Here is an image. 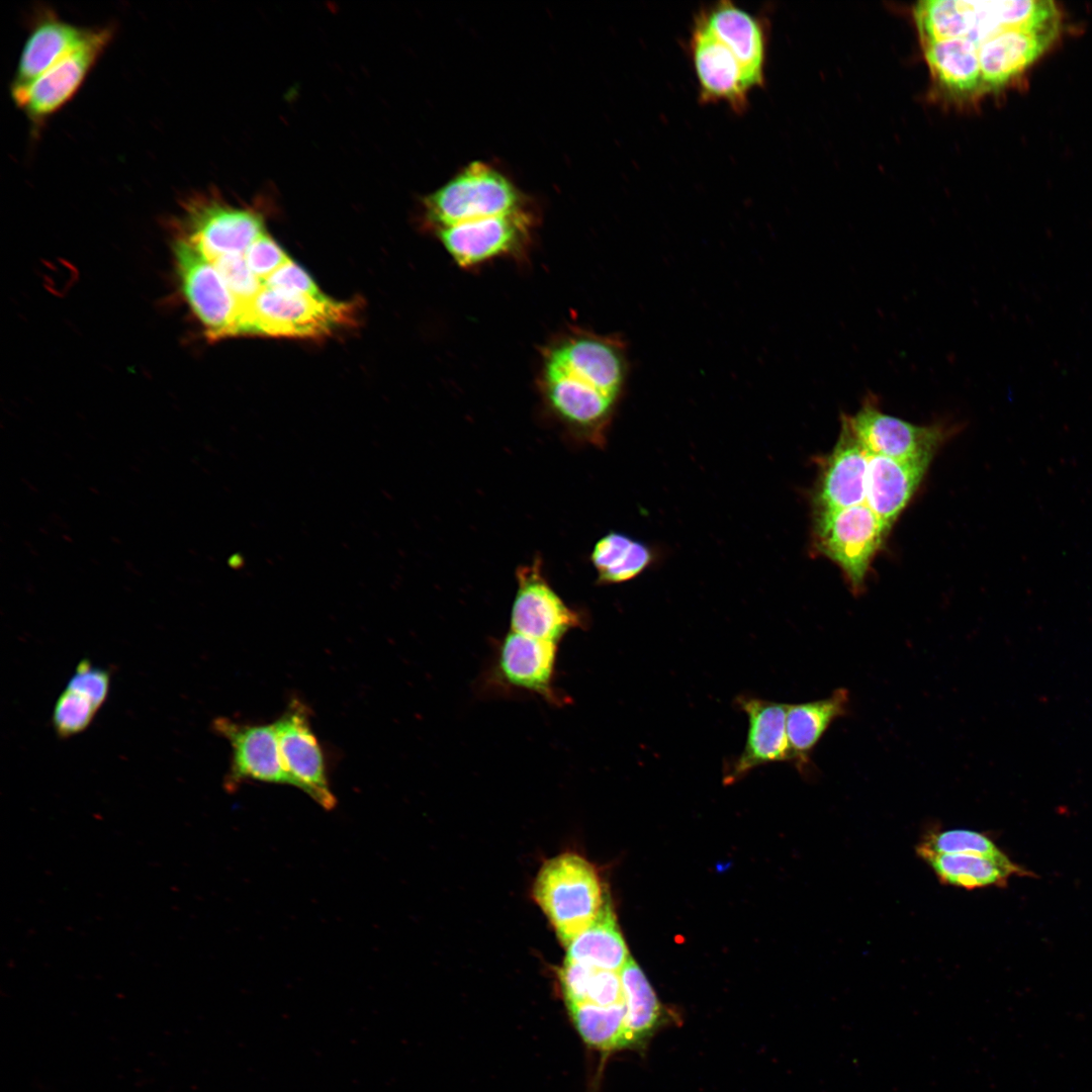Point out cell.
Here are the masks:
<instances>
[{
    "label": "cell",
    "instance_id": "17",
    "mask_svg": "<svg viewBox=\"0 0 1092 1092\" xmlns=\"http://www.w3.org/2000/svg\"><path fill=\"white\" fill-rule=\"evenodd\" d=\"M870 454L852 432L840 423L833 450L823 462L815 491V511L863 505Z\"/></svg>",
    "mask_w": 1092,
    "mask_h": 1092
},
{
    "label": "cell",
    "instance_id": "18",
    "mask_svg": "<svg viewBox=\"0 0 1092 1092\" xmlns=\"http://www.w3.org/2000/svg\"><path fill=\"white\" fill-rule=\"evenodd\" d=\"M555 643L535 639L511 630L503 639L497 653L496 670L508 686L559 703L554 686Z\"/></svg>",
    "mask_w": 1092,
    "mask_h": 1092
},
{
    "label": "cell",
    "instance_id": "21",
    "mask_svg": "<svg viewBox=\"0 0 1092 1092\" xmlns=\"http://www.w3.org/2000/svg\"><path fill=\"white\" fill-rule=\"evenodd\" d=\"M931 460H898L870 455L866 504L889 530L910 503Z\"/></svg>",
    "mask_w": 1092,
    "mask_h": 1092
},
{
    "label": "cell",
    "instance_id": "9",
    "mask_svg": "<svg viewBox=\"0 0 1092 1092\" xmlns=\"http://www.w3.org/2000/svg\"><path fill=\"white\" fill-rule=\"evenodd\" d=\"M844 424L870 455L898 460H932L938 447L956 429L946 423L915 425L881 410L878 397L869 392L853 415L841 414Z\"/></svg>",
    "mask_w": 1092,
    "mask_h": 1092
},
{
    "label": "cell",
    "instance_id": "4",
    "mask_svg": "<svg viewBox=\"0 0 1092 1092\" xmlns=\"http://www.w3.org/2000/svg\"><path fill=\"white\" fill-rule=\"evenodd\" d=\"M423 205L425 221L433 232L529 206L507 176L481 162L467 165L425 197Z\"/></svg>",
    "mask_w": 1092,
    "mask_h": 1092
},
{
    "label": "cell",
    "instance_id": "27",
    "mask_svg": "<svg viewBox=\"0 0 1092 1092\" xmlns=\"http://www.w3.org/2000/svg\"><path fill=\"white\" fill-rule=\"evenodd\" d=\"M565 1004L612 1006L625 1003L620 972L601 970L565 959L559 970Z\"/></svg>",
    "mask_w": 1092,
    "mask_h": 1092
},
{
    "label": "cell",
    "instance_id": "31",
    "mask_svg": "<svg viewBox=\"0 0 1092 1092\" xmlns=\"http://www.w3.org/2000/svg\"><path fill=\"white\" fill-rule=\"evenodd\" d=\"M98 709L85 697L66 689L58 698L52 724L60 738H69L86 730Z\"/></svg>",
    "mask_w": 1092,
    "mask_h": 1092
},
{
    "label": "cell",
    "instance_id": "19",
    "mask_svg": "<svg viewBox=\"0 0 1092 1092\" xmlns=\"http://www.w3.org/2000/svg\"><path fill=\"white\" fill-rule=\"evenodd\" d=\"M91 29L65 20L49 8L38 10L21 50L10 90L29 85L78 47Z\"/></svg>",
    "mask_w": 1092,
    "mask_h": 1092
},
{
    "label": "cell",
    "instance_id": "5",
    "mask_svg": "<svg viewBox=\"0 0 1092 1092\" xmlns=\"http://www.w3.org/2000/svg\"><path fill=\"white\" fill-rule=\"evenodd\" d=\"M815 512L813 535L817 551L840 568L850 592L859 596L890 530L867 504Z\"/></svg>",
    "mask_w": 1092,
    "mask_h": 1092
},
{
    "label": "cell",
    "instance_id": "34",
    "mask_svg": "<svg viewBox=\"0 0 1092 1092\" xmlns=\"http://www.w3.org/2000/svg\"><path fill=\"white\" fill-rule=\"evenodd\" d=\"M244 255L252 272L262 281L290 261L266 232L253 242Z\"/></svg>",
    "mask_w": 1092,
    "mask_h": 1092
},
{
    "label": "cell",
    "instance_id": "8",
    "mask_svg": "<svg viewBox=\"0 0 1092 1092\" xmlns=\"http://www.w3.org/2000/svg\"><path fill=\"white\" fill-rule=\"evenodd\" d=\"M114 34L113 25L92 27L88 36L29 85L10 90L15 105L39 128L79 91Z\"/></svg>",
    "mask_w": 1092,
    "mask_h": 1092
},
{
    "label": "cell",
    "instance_id": "32",
    "mask_svg": "<svg viewBox=\"0 0 1092 1092\" xmlns=\"http://www.w3.org/2000/svg\"><path fill=\"white\" fill-rule=\"evenodd\" d=\"M241 308L249 304L264 288L263 281L250 269L244 254H230L211 261Z\"/></svg>",
    "mask_w": 1092,
    "mask_h": 1092
},
{
    "label": "cell",
    "instance_id": "3",
    "mask_svg": "<svg viewBox=\"0 0 1092 1092\" xmlns=\"http://www.w3.org/2000/svg\"><path fill=\"white\" fill-rule=\"evenodd\" d=\"M356 301L314 298L264 287L242 307L239 335L316 339L355 324Z\"/></svg>",
    "mask_w": 1092,
    "mask_h": 1092
},
{
    "label": "cell",
    "instance_id": "28",
    "mask_svg": "<svg viewBox=\"0 0 1092 1092\" xmlns=\"http://www.w3.org/2000/svg\"><path fill=\"white\" fill-rule=\"evenodd\" d=\"M566 1007L586 1044L602 1052L627 1048L625 1003L612 1006L578 1003Z\"/></svg>",
    "mask_w": 1092,
    "mask_h": 1092
},
{
    "label": "cell",
    "instance_id": "33",
    "mask_svg": "<svg viewBox=\"0 0 1092 1092\" xmlns=\"http://www.w3.org/2000/svg\"><path fill=\"white\" fill-rule=\"evenodd\" d=\"M66 689L87 698L97 709L107 699L110 689V672L95 666L89 659H82L70 677Z\"/></svg>",
    "mask_w": 1092,
    "mask_h": 1092
},
{
    "label": "cell",
    "instance_id": "26",
    "mask_svg": "<svg viewBox=\"0 0 1092 1092\" xmlns=\"http://www.w3.org/2000/svg\"><path fill=\"white\" fill-rule=\"evenodd\" d=\"M938 880L949 886L973 890L1002 885L1013 874H1021L1015 863L1006 864L975 854L934 853L916 848Z\"/></svg>",
    "mask_w": 1092,
    "mask_h": 1092
},
{
    "label": "cell",
    "instance_id": "16",
    "mask_svg": "<svg viewBox=\"0 0 1092 1092\" xmlns=\"http://www.w3.org/2000/svg\"><path fill=\"white\" fill-rule=\"evenodd\" d=\"M696 16L734 54L749 88L762 87L767 55V30L762 20L730 1L717 2Z\"/></svg>",
    "mask_w": 1092,
    "mask_h": 1092
},
{
    "label": "cell",
    "instance_id": "1",
    "mask_svg": "<svg viewBox=\"0 0 1092 1092\" xmlns=\"http://www.w3.org/2000/svg\"><path fill=\"white\" fill-rule=\"evenodd\" d=\"M628 375L627 346L620 336L572 327L542 348L536 380L559 420L598 431L609 422Z\"/></svg>",
    "mask_w": 1092,
    "mask_h": 1092
},
{
    "label": "cell",
    "instance_id": "20",
    "mask_svg": "<svg viewBox=\"0 0 1092 1092\" xmlns=\"http://www.w3.org/2000/svg\"><path fill=\"white\" fill-rule=\"evenodd\" d=\"M1059 29L1003 28L978 46L983 88L995 89L1022 73L1051 44Z\"/></svg>",
    "mask_w": 1092,
    "mask_h": 1092
},
{
    "label": "cell",
    "instance_id": "23",
    "mask_svg": "<svg viewBox=\"0 0 1092 1092\" xmlns=\"http://www.w3.org/2000/svg\"><path fill=\"white\" fill-rule=\"evenodd\" d=\"M932 77L950 93L971 94L983 88L978 46L967 38H946L923 46Z\"/></svg>",
    "mask_w": 1092,
    "mask_h": 1092
},
{
    "label": "cell",
    "instance_id": "35",
    "mask_svg": "<svg viewBox=\"0 0 1092 1092\" xmlns=\"http://www.w3.org/2000/svg\"><path fill=\"white\" fill-rule=\"evenodd\" d=\"M264 287L314 298L328 297L310 276L291 260L263 281Z\"/></svg>",
    "mask_w": 1092,
    "mask_h": 1092
},
{
    "label": "cell",
    "instance_id": "10",
    "mask_svg": "<svg viewBox=\"0 0 1092 1092\" xmlns=\"http://www.w3.org/2000/svg\"><path fill=\"white\" fill-rule=\"evenodd\" d=\"M181 291L210 340L239 335L242 308L215 265L181 238L173 243Z\"/></svg>",
    "mask_w": 1092,
    "mask_h": 1092
},
{
    "label": "cell",
    "instance_id": "22",
    "mask_svg": "<svg viewBox=\"0 0 1092 1092\" xmlns=\"http://www.w3.org/2000/svg\"><path fill=\"white\" fill-rule=\"evenodd\" d=\"M849 694L846 689L835 690L826 699L787 706V736L791 762L800 772L810 769V754L830 724L848 713Z\"/></svg>",
    "mask_w": 1092,
    "mask_h": 1092
},
{
    "label": "cell",
    "instance_id": "6",
    "mask_svg": "<svg viewBox=\"0 0 1092 1092\" xmlns=\"http://www.w3.org/2000/svg\"><path fill=\"white\" fill-rule=\"evenodd\" d=\"M176 218V237L201 252L208 260L230 254H245L265 233L262 215L251 208L234 206L217 193L187 196Z\"/></svg>",
    "mask_w": 1092,
    "mask_h": 1092
},
{
    "label": "cell",
    "instance_id": "15",
    "mask_svg": "<svg viewBox=\"0 0 1092 1092\" xmlns=\"http://www.w3.org/2000/svg\"><path fill=\"white\" fill-rule=\"evenodd\" d=\"M519 585L511 613V630L555 643L581 620L552 589L536 567L518 573Z\"/></svg>",
    "mask_w": 1092,
    "mask_h": 1092
},
{
    "label": "cell",
    "instance_id": "30",
    "mask_svg": "<svg viewBox=\"0 0 1092 1092\" xmlns=\"http://www.w3.org/2000/svg\"><path fill=\"white\" fill-rule=\"evenodd\" d=\"M918 849L944 854H975L1010 864L1007 855L985 834L968 829L937 830L924 836Z\"/></svg>",
    "mask_w": 1092,
    "mask_h": 1092
},
{
    "label": "cell",
    "instance_id": "24",
    "mask_svg": "<svg viewBox=\"0 0 1092 1092\" xmlns=\"http://www.w3.org/2000/svg\"><path fill=\"white\" fill-rule=\"evenodd\" d=\"M629 958L611 903L606 899L596 920L567 945L566 959L620 972Z\"/></svg>",
    "mask_w": 1092,
    "mask_h": 1092
},
{
    "label": "cell",
    "instance_id": "14",
    "mask_svg": "<svg viewBox=\"0 0 1092 1092\" xmlns=\"http://www.w3.org/2000/svg\"><path fill=\"white\" fill-rule=\"evenodd\" d=\"M735 705L746 714L748 730L743 750L725 768L724 783L727 785L758 766L791 761L786 728L788 705L748 695L736 697Z\"/></svg>",
    "mask_w": 1092,
    "mask_h": 1092
},
{
    "label": "cell",
    "instance_id": "29",
    "mask_svg": "<svg viewBox=\"0 0 1092 1092\" xmlns=\"http://www.w3.org/2000/svg\"><path fill=\"white\" fill-rule=\"evenodd\" d=\"M650 550L641 542L620 533H610L600 539L592 553L599 581L618 583L637 576L649 564Z\"/></svg>",
    "mask_w": 1092,
    "mask_h": 1092
},
{
    "label": "cell",
    "instance_id": "2",
    "mask_svg": "<svg viewBox=\"0 0 1092 1092\" xmlns=\"http://www.w3.org/2000/svg\"><path fill=\"white\" fill-rule=\"evenodd\" d=\"M533 897L567 947L596 920L607 894L594 866L576 853L565 852L542 866Z\"/></svg>",
    "mask_w": 1092,
    "mask_h": 1092
},
{
    "label": "cell",
    "instance_id": "13",
    "mask_svg": "<svg viewBox=\"0 0 1092 1092\" xmlns=\"http://www.w3.org/2000/svg\"><path fill=\"white\" fill-rule=\"evenodd\" d=\"M689 49L701 102H725L735 112L742 113L751 91L743 69L734 54L697 16Z\"/></svg>",
    "mask_w": 1092,
    "mask_h": 1092
},
{
    "label": "cell",
    "instance_id": "12",
    "mask_svg": "<svg viewBox=\"0 0 1092 1092\" xmlns=\"http://www.w3.org/2000/svg\"><path fill=\"white\" fill-rule=\"evenodd\" d=\"M212 729L232 747L224 781L228 791H235L247 781L292 786L282 762L274 723L246 724L218 717Z\"/></svg>",
    "mask_w": 1092,
    "mask_h": 1092
},
{
    "label": "cell",
    "instance_id": "25",
    "mask_svg": "<svg viewBox=\"0 0 1092 1092\" xmlns=\"http://www.w3.org/2000/svg\"><path fill=\"white\" fill-rule=\"evenodd\" d=\"M626 1006L627 1048L645 1044L663 1021L661 1006L642 970L630 957L620 971Z\"/></svg>",
    "mask_w": 1092,
    "mask_h": 1092
},
{
    "label": "cell",
    "instance_id": "11",
    "mask_svg": "<svg viewBox=\"0 0 1092 1092\" xmlns=\"http://www.w3.org/2000/svg\"><path fill=\"white\" fill-rule=\"evenodd\" d=\"M274 725L282 762L292 786L324 809H333L337 801L330 788L322 747L310 726L307 706L293 698Z\"/></svg>",
    "mask_w": 1092,
    "mask_h": 1092
},
{
    "label": "cell",
    "instance_id": "7",
    "mask_svg": "<svg viewBox=\"0 0 1092 1092\" xmlns=\"http://www.w3.org/2000/svg\"><path fill=\"white\" fill-rule=\"evenodd\" d=\"M537 217L529 207L462 222L434 232L448 256L462 269L499 259H524L533 243Z\"/></svg>",
    "mask_w": 1092,
    "mask_h": 1092
}]
</instances>
